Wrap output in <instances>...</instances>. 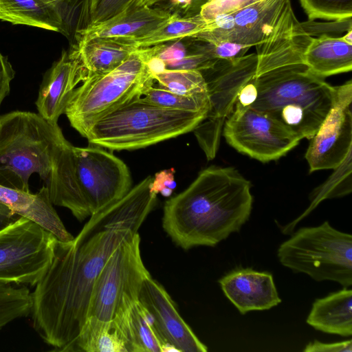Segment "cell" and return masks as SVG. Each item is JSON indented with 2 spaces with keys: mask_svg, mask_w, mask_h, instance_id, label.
Returning a JSON list of instances; mask_svg holds the SVG:
<instances>
[{
  "mask_svg": "<svg viewBox=\"0 0 352 352\" xmlns=\"http://www.w3.org/2000/svg\"><path fill=\"white\" fill-rule=\"evenodd\" d=\"M111 227L69 241L57 239L52 261L31 292L35 331L55 351H73L88 317L95 280L113 251L135 233Z\"/></svg>",
  "mask_w": 352,
  "mask_h": 352,
  "instance_id": "cell-1",
  "label": "cell"
},
{
  "mask_svg": "<svg viewBox=\"0 0 352 352\" xmlns=\"http://www.w3.org/2000/svg\"><path fill=\"white\" fill-rule=\"evenodd\" d=\"M253 204L251 183L234 167L210 166L164 206L162 228L187 250L214 247L239 232Z\"/></svg>",
  "mask_w": 352,
  "mask_h": 352,
  "instance_id": "cell-2",
  "label": "cell"
},
{
  "mask_svg": "<svg viewBox=\"0 0 352 352\" xmlns=\"http://www.w3.org/2000/svg\"><path fill=\"white\" fill-rule=\"evenodd\" d=\"M256 99L248 107L278 120L301 140H311L331 109L335 87L304 64L276 68L253 78Z\"/></svg>",
  "mask_w": 352,
  "mask_h": 352,
  "instance_id": "cell-3",
  "label": "cell"
},
{
  "mask_svg": "<svg viewBox=\"0 0 352 352\" xmlns=\"http://www.w3.org/2000/svg\"><path fill=\"white\" fill-rule=\"evenodd\" d=\"M206 115L160 107L137 96L79 133L94 146L111 151L133 150L192 131Z\"/></svg>",
  "mask_w": 352,
  "mask_h": 352,
  "instance_id": "cell-4",
  "label": "cell"
},
{
  "mask_svg": "<svg viewBox=\"0 0 352 352\" xmlns=\"http://www.w3.org/2000/svg\"><path fill=\"white\" fill-rule=\"evenodd\" d=\"M65 138L58 124L38 113L17 110L0 115V185L28 192L33 173L45 182Z\"/></svg>",
  "mask_w": 352,
  "mask_h": 352,
  "instance_id": "cell-5",
  "label": "cell"
},
{
  "mask_svg": "<svg viewBox=\"0 0 352 352\" xmlns=\"http://www.w3.org/2000/svg\"><path fill=\"white\" fill-rule=\"evenodd\" d=\"M154 81L146 48H140L116 69L91 76L75 88L64 113L79 133L98 118L141 96Z\"/></svg>",
  "mask_w": 352,
  "mask_h": 352,
  "instance_id": "cell-6",
  "label": "cell"
},
{
  "mask_svg": "<svg viewBox=\"0 0 352 352\" xmlns=\"http://www.w3.org/2000/svg\"><path fill=\"white\" fill-rule=\"evenodd\" d=\"M277 256L283 266L316 281L337 282L343 288L352 285V236L328 221L298 229L280 244Z\"/></svg>",
  "mask_w": 352,
  "mask_h": 352,
  "instance_id": "cell-7",
  "label": "cell"
},
{
  "mask_svg": "<svg viewBox=\"0 0 352 352\" xmlns=\"http://www.w3.org/2000/svg\"><path fill=\"white\" fill-rule=\"evenodd\" d=\"M57 238L21 216L0 228V283L34 287L49 268Z\"/></svg>",
  "mask_w": 352,
  "mask_h": 352,
  "instance_id": "cell-8",
  "label": "cell"
},
{
  "mask_svg": "<svg viewBox=\"0 0 352 352\" xmlns=\"http://www.w3.org/2000/svg\"><path fill=\"white\" fill-rule=\"evenodd\" d=\"M151 276L142 259L140 236L136 232L113 251L97 276L88 317L111 320L122 308L138 300L143 282Z\"/></svg>",
  "mask_w": 352,
  "mask_h": 352,
  "instance_id": "cell-9",
  "label": "cell"
},
{
  "mask_svg": "<svg viewBox=\"0 0 352 352\" xmlns=\"http://www.w3.org/2000/svg\"><path fill=\"white\" fill-rule=\"evenodd\" d=\"M256 53L232 59H217L210 68L201 71L206 80L210 106L205 119L193 130L206 157L217 152L226 118L232 113L241 88L254 78Z\"/></svg>",
  "mask_w": 352,
  "mask_h": 352,
  "instance_id": "cell-10",
  "label": "cell"
},
{
  "mask_svg": "<svg viewBox=\"0 0 352 352\" xmlns=\"http://www.w3.org/2000/svg\"><path fill=\"white\" fill-rule=\"evenodd\" d=\"M223 135L236 151L263 163L280 159L301 140L268 114L238 105L226 118Z\"/></svg>",
  "mask_w": 352,
  "mask_h": 352,
  "instance_id": "cell-11",
  "label": "cell"
},
{
  "mask_svg": "<svg viewBox=\"0 0 352 352\" xmlns=\"http://www.w3.org/2000/svg\"><path fill=\"white\" fill-rule=\"evenodd\" d=\"M77 185L91 215L123 197L131 188L130 171L112 153L99 146H73Z\"/></svg>",
  "mask_w": 352,
  "mask_h": 352,
  "instance_id": "cell-12",
  "label": "cell"
},
{
  "mask_svg": "<svg viewBox=\"0 0 352 352\" xmlns=\"http://www.w3.org/2000/svg\"><path fill=\"white\" fill-rule=\"evenodd\" d=\"M334 87L331 109L305 155L310 173L338 168L352 152V82Z\"/></svg>",
  "mask_w": 352,
  "mask_h": 352,
  "instance_id": "cell-13",
  "label": "cell"
},
{
  "mask_svg": "<svg viewBox=\"0 0 352 352\" xmlns=\"http://www.w3.org/2000/svg\"><path fill=\"white\" fill-rule=\"evenodd\" d=\"M289 1L256 0L207 21L206 30L192 38L213 44L231 42L255 46L263 39Z\"/></svg>",
  "mask_w": 352,
  "mask_h": 352,
  "instance_id": "cell-14",
  "label": "cell"
},
{
  "mask_svg": "<svg viewBox=\"0 0 352 352\" xmlns=\"http://www.w3.org/2000/svg\"><path fill=\"white\" fill-rule=\"evenodd\" d=\"M311 38L296 18L289 1L263 39L255 45L257 66L254 77L283 66L303 64V54Z\"/></svg>",
  "mask_w": 352,
  "mask_h": 352,
  "instance_id": "cell-15",
  "label": "cell"
},
{
  "mask_svg": "<svg viewBox=\"0 0 352 352\" xmlns=\"http://www.w3.org/2000/svg\"><path fill=\"white\" fill-rule=\"evenodd\" d=\"M139 302L151 314L162 340L178 352H206L202 343L179 314L169 294L157 280H144L138 295Z\"/></svg>",
  "mask_w": 352,
  "mask_h": 352,
  "instance_id": "cell-16",
  "label": "cell"
},
{
  "mask_svg": "<svg viewBox=\"0 0 352 352\" xmlns=\"http://www.w3.org/2000/svg\"><path fill=\"white\" fill-rule=\"evenodd\" d=\"M84 80L76 46L63 51L58 61L45 74L35 102L38 113L52 124H58L76 86Z\"/></svg>",
  "mask_w": 352,
  "mask_h": 352,
  "instance_id": "cell-17",
  "label": "cell"
},
{
  "mask_svg": "<svg viewBox=\"0 0 352 352\" xmlns=\"http://www.w3.org/2000/svg\"><path fill=\"white\" fill-rule=\"evenodd\" d=\"M219 283L226 296L243 315L270 309L281 302L270 273L237 269L223 276Z\"/></svg>",
  "mask_w": 352,
  "mask_h": 352,
  "instance_id": "cell-18",
  "label": "cell"
},
{
  "mask_svg": "<svg viewBox=\"0 0 352 352\" xmlns=\"http://www.w3.org/2000/svg\"><path fill=\"white\" fill-rule=\"evenodd\" d=\"M73 146L65 138L63 140L45 182L52 204L67 208L82 221L91 216V212L76 181Z\"/></svg>",
  "mask_w": 352,
  "mask_h": 352,
  "instance_id": "cell-19",
  "label": "cell"
},
{
  "mask_svg": "<svg viewBox=\"0 0 352 352\" xmlns=\"http://www.w3.org/2000/svg\"><path fill=\"white\" fill-rule=\"evenodd\" d=\"M170 15V12L162 8L131 6L114 16L82 30L76 45L80 41L96 37L135 39L155 29Z\"/></svg>",
  "mask_w": 352,
  "mask_h": 352,
  "instance_id": "cell-20",
  "label": "cell"
},
{
  "mask_svg": "<svg viewBox=\"0 0 352 352\" xmlns=\"http://www.w3.org/2000/svg\"><path fill=\"white\" fill-rule=\"evenodd\" d=\"M0 201L14 214L36 223L58 240L69 241L74 239L54 209L46 186L36 193H31L0 185Z\"/></svg>",
  "mask_w": 352,
  "mask_h": 352,
  "instance_id": "cell-21",
  "label": "cell"
},
{
  "mask_svg": "<svg viewBox=\"0 0 352 352\" xmlns=\"http://www.w3.org/2000/svg\"><path fill=\"white\" fill-rule=\"evenodd\" d=\"M112 319L125 340L128 352L177 351L162 340L151 314L138 300L122 308Z\"/></svg>",
  "mask_w": 352,
  "mask_h": 352,
  "instance_id": "cell-22",
  "label": "cell"
},
{
  "mask_svg": "<svg viewBox=\"0 0 352 352\" xmlns=\"http://www.w3.org/2000/svg\"><path fill=\"white\" fill-rule=\"evenodd\" d=\"M76 48L83 69V81L112 71L140 49L133 38L127 37H96L80 41Z\"/></svg>",
  "mask_w": 352,
  "mask_h": 352,
  "instance_id": "cell-23",
  "label": "cell"
},
{
  "mask_svg": "<svg viewBox=\"0 0 352 352\" xmlns=\"http://www.w3.org/2000/svg\"><path fill=\"white\" fill-rule=\"evenodd\" d=\"M302 63L322 78L351 72L352 43L342 36L324 34L312 37L305 50Z\"/></svg>",
  "mask_w": 352,
  "mask_h": 352,
  "instance_id": "cell-24",
  "label": "cell"
},
{
  "mask_svg": "<svg viewBox=\"0 0 352 352\" xmlns=\"http://www.w3.org/2000/svg\"><path fill=\"white\" fill-rule=\"evenodd\" d=\"M307 323L315 329L343 337L352 335V290L343 288L316 299Z\"/></svg>",
  "mask_w": 352,
  "mask_h": 352,
  "instance_id": "cell-25",
  "label": "cell"
},
{
  "mask_svg": "<svg viewBox=\"0 0 352 352\" xmlns=\"http://www.w3.org/2000/svg\"><path fill=\"white\" fill-rule=\"evenodd\" d=\"M0 20L63 34L60 17L43 0H0Z\"/></svg>",
  "mask_w": 352,
  "mask_h": 352,
  "instance_id": "cell-26",
  "label": "cell"
},
{
  "mask_svg": "<svg viewBox=\"0 0 352 352\" xmlns=\"http://www.w3.org/2000/svg\"><path fill=\"white\" fill-rule=\"evenodd\" d=\"M73 351L128 352L125 340L113 319L89 316L75 342Z\"/></svg>",
  "mask_w": 352,
  "mask_h": 352,
  "instance_id": "cell-27",
  "label": "cell"
},
{
  "mask_svg": "<svg viewBox=\"0 0 352 352\" xmlns=\"http://www.w3.org/2000/svg\"><path fill=\"white\" fill-rule=\"evenodd\" d=\"M206 25L207 21L199 13L181 16L174 12L155 29L134 40L139 48L148 47L186 37L192 38L204 31Z\"/></svg>",
  "mask_w": 352,
  "mask_h": 352,
  "instance_id": "cell-28",
  "label": "cell"
},
{
  "mask_svg": "<svg viewBox=\"0 0 352 352\" xmlns=\"http://www.w3.org/2000/svg\"><path fill=\"white\" fill-rule=\"evenodd\" d=\"M141 98L160 107L191 112L207 113L210 106L208 93L182 96L154 85L142 91Z\"/></svg>",
  "mask_w": 352,
  "mask_h": 352,
  "instance_id": "cell-29",
  "label": "cell"
},
{
  "mask_svg": "<svg viewBox=\"0 0 352 352\" xmlns=\"http://www.w3.org/2000/svg\"><path fill=\"white\" fill-rule=\"evenodd\" d=\"M157 86L182 96L208 93L206 80L200 71L164 69L153 74Z\"/></svg>",
  "mask_w": 352,
  "mask_h": 352,
  "instance_id": "cell-30",
  "label": "cell"
},
{
  "mask_svg": "<svg viewBox=\"0 0 352 352\" xmlns=\"http://www.w3.org/2000/svg\"><path fill=\"white\" fill-rule=\"evenodd\" d=\"M309 20L351 19L352 0H299Z\"/></svg>",
  "mask_w": 352,
  "mask_h": 352,
  "instance_id": "cell-31",
  "label": "cell"
},
{
  "mask_svg": "<svg viewBox=\"0 0 352 352\" xmlns=\"http://www.w3.org/2000/svg\"><path fill=\"white\" fill-rule=\"evenodd\" d=\"M162 1L164 0H97L90 6L88 26L103 22L131 6L151 7Z\"/></svg>",
  "mask_w": 352,
  "mask_h": 352,
  "instance_id": "cell-32",
  "label": "cell"
},
{
  "mask_svg": "<svg viewBox=\"0 0 352 352\" xmlns=\"http://www.w3.org/2000/svg\"><path fill=\"white\" fill-rule=\"evenodd\" d=\"M203 44L195 47L197 52L205 54L214 59H232L245 55L250 48L231 42L210 43L201 41Z\"/></svg>",
  "mask_w": 352,
  "mask_h": 352,
  "instance_id": "cell-33",
  "label": "cell"
},
{
  "mask_svg": "<svg viewBox=\"0 0 352 352\" xmlns=\"http://www.w3.org/2000/svg\"><path fill=\"white\" fill-rule=\"evenodd\" d=\"M256 0H208L199 14L206 21L224 14L234 12Z\"/></svg>",
  "mask_w": 352,
  "mask_h": 352,
  "instance_id": "cell-34",
  "label": "cell"
},
{
  "mask_svg": "<svg viewBox=\"0 0 352 352\" xmlns=\"http://www.w3.org/2000/svg\"><path fill=\"white\" fill-rule=\"evenodd\" d=\"M217 59L199 52H191L183 58L165 63V69H182L203 71L211 67Z\"/></svg>",
  "mask_w": 352,
  "mask_h": 352,
  "instance_id": "cell-35",
  "label": "cell"
},
{
  "mask_svg": "<svg viewBox=\"0 0 352 352\" xmlns=\"http://www.w3.org/2000/svg\"><path fill=\"white\" fill-rule=\"evenodd\" d=\"M148 58L154 57L165 63L179 60L188 54L184 45L177 41L171 45L160 44L146 47Z\"/></svg>",
  "mask_w": 352,
  "mask_h": 352,
  "instance_id": "cell-36",
  "label": "cell"
},
{
  "mask_svg": "<svg viewBox=\"0 0 352 352\" xmlns=\"http://www.w3.org/2000/svg\"><path fill=\"white\" fill-rule=\"evenodd\" d=\"M306 32L311 37L314 36L327 35V33L347 32L352 30L351 19L333 22H316L314 21L301 22Z\"/></svg>",
  "mask_w": 352,
  "mask_h": 352,
  "instance_id": "cell-37",
  "label": "cell"
},
{
  "mask_svg": "<svg viewBox=\"0 0 352 352\" xmlns=\"http://www.w3.org/2000/svg\"><path fill=\"white\" fill-rule=\"evenodd\" d=\"M175 169L171 168L157 172L150 184V190L155 195L160 193L162 196L170 197L175 188Z\"/></svg>",
  "mask_w": 352,
  "mask_h": 352,
  "instance_id": "cell-38",
  "label": "cell"
},
{
  "mask_svg": "<svg viewBox=\"0 0 352 352\" xmlns=\"http://www.w3.org/2000/svg\"><path fill=\"white\" fill-rule=\"evenodd\" d=\"M305 352H352V340L333 343H323L318 340L309 342L303 349Z\"/></svg>",
  "mask_w": 352,
  "mask_h": 352,
  "instance_id": "cell-39",
  "label": "cell"
},
{
  "mask_svg": "<svg viewBox=\"0 0 352 352\" xmlns=\"http://www.w3.org/2000/svg\"><path fill=\"white\" fill-rule=\"evenodd\" d=\"M15 72L7 58L0 53V107L3 99L9 94L10 82Z\"/></svg>",
  "mask_w": 352,
  "mask_h": 352,
  "instance_id": "cell-40",
  "label": "cell"
},
{
  "mask_svg": "<svg viewBox=\"0 0 352 352\" xmlns=\"http://www.w3.org/2000/svg\"><path fill=\"white\" fill-rule=\"evenodd\" d=\"M16 215L8 206L0 201V228L16 219Z\"/></svg>",
  "mask_w": 352,
  "mask_h": 352,
  "instance_id": "cell-41",
  "label": "cell"
},
{
  "mask_svg": "<svg viewBox=\"0 0 352 352\" xmlns=\"http://www.w3.org/2000/svg\"><path fill=\"white\" fill-rule=\"evenodd\" d=\"M170 2L171 7L175 8L179 11H182L184 16H186L188 11L192 0H169Z\"/></svg>",
  "mask_w": 352,
  "mask_h": 352,
  "instance_id": "cell-42",
  "label": "cell"
},
{
  "mask_svg": "<svg viewBox=\"0 0 352 352\" xmlns=\"http://www.w3.org/2000/svg\"><path fill=\"white\" fill-rule=\"evenodd\" d=\"M208 0H192L191 6L187 12L186 16H192L199 12L201 7Z\"/></svg>",
  "mask_w": 352,
  "mask_h": 352,
  "instance_id": "cell-43",
  "label": "cell"
},
{
  "mask_svg": "<svg viewBox=\"0 0 352 352\" xmlns=\"http://www.w3.org/2000/svg\"><path fill=\"white\" fill-rule=\"evenodd\" d=\"M342 37L347 42L352 43V30L348 31Z\"/></svg>",
  "mask_w": 352,
  "mask_h": 352,
  "instance_id": "cell-44",
  "label": "cell"
},
{
  "mask_svg": "<svg viewBox=\"0 0 352 352\" xmlns=\"http://www.w3.org/2000/svg\"><path fill=\"white\" fill-rule=\"evenodd\" d=\"M97 0H91V3H94Z\"/></svg>",
  "mask_w": 352,
  "mask_h": 352,
  "instance_id": "cell-45",
  "label": "cell"
}]
</instances>
